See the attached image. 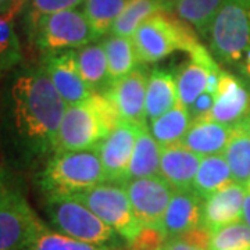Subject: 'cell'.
Listing matches in <instances>:
<instances>
[{
    "instance_id": "cell-37",
    "label": "cell",
    "mask_w": 250,
    "mask_h": 250,
    "mask_svg": "<svg viewBox=\"0 0 250 250\" xmlns=\"http://www.w3.org/2000/svg\"><path fill=\"white\" fill-rule=\"evenodd\" d=\"M163 250H206L202 249V248H197L192 243H188V242L182 241L178 236H172V238H168Z\"/></svg>"
},
{
    "instance_id": "cell-6",
    "label": "cell",
    "mask_w": 250,
    "mask_h": 250,
    "mask_svg": "<svg viewBox=\"0 0 250 250\" xmlns=\"http://www.w3.org/2000/svg\"><path fill=\"white\" fill-rule=\"evenodd\" d=\"M45 208L59 232L95 245H120V235L77 197L46 196Z\"/></svg>"
},
{
    "instance_id": "cell-43",
    "label": "cell",
    "mask_w": 250,
    "mask_h": 250,
    "mask_svg": "<svg viewBox=\"0 0 250 250\" xmlns=\"http://www.w3.org/2000/svg\"><path fill=\"white\" fill-rule=\"evenodd\" d=\"M246 188H248V190H250V182L248 184V187H246Z\"/></svg>"
},
{
    "instance_id": "cell-22",
    "label": "cell",
    "mask_w": 250,
    "mask_h": 250,
    "mask_svg": "<svg viewBox=\"0 0 250 250\" xmlns=\"http://www.w3.org/2000/svg\"><path fill=\"white\" fill-rule=\"evenodd\" d=\"M233 182L232 172L223 153L203 156L199 164L192 189L206 199Z\"/></svg>"
},
{
    "instance_id": "cell-14",
    "label": "cell",
    "mask_w": 250,
    "mask_h": 250,
    "mask_svg": "<svg viewBox=\"0 0 250 250\" xmlns=\"http://www.w3.org/2000/svg\"><path fill=\"white\" fill-rule=\"evenodd\" d=\"M250 113L249 82L231 72L223 71L214 104L207 118L229 125L239 124Z\"/></svg>"
},
{
    "instance_id": "cell-41",
    "label": "cell",
    "mask_w": 250,
    "mask_h": 250,
    "mask_svg": "<svg viewBox=\"0 0 250 250\" xmlns=\"http://www.w3.org/2000/svg\"><path fill=\"white\" fill-rule=\"evenodd\" d=\"M241 123H242V125H243V126H245V128L249 131V134H250V113L248 114V116L245 117V120H243V121H241Z\"/></svg>"
},
{
    "instance_id": "cell-2",
    "label": "cell",
    "mask_w": 250,
    "mask_h": 250,
    "mask_svg": "<svg viewBox=\"0 0 250 250\" xmlns=\"http://www.w3.org/2000/svg\"><path fill=\"white\" fill-rule=\"evenodd\" d=\"M120 120L114 104L106 95L92 93L78 104L67 106L57 132L54 152L93 149L113 131Z\"/></svg>"
},
{
    "instance_id": "cell-15",
    "label": "cell",
    "mask_w": 250,
    "mask_h": 250,
    "mask_svg": "<svg viewBox=\"0 0 250 250\" xmlns=\"http://www.w3.org/2000/svg\"><path fill=\"white\" fill-rule=\"evenodd\" d=\"M205 199L193 189H175L163 218L161 228L168 238L205 225Z\"/></svg>"
},
{
    "instance_id": "cell-23",
    "label": "cell",
    "mask_w": 250,
    "mask_h": 250,
    "mask_svg": "<svg viewBox=\"0 0 250 250\" xmlns=\"http://www.w3.org/2000/svg\"><path fill=\"white\" fill-rule=\"evenodd\" d=\"M108 62V74L111 82L124 78L139 67V57L136 53L134 39L128 36L110 35L103 41Z\"/></svg>"
},
{
    "instance_id": "cell-25",
    "label": "cell",
    "mask_w": 250,
    "mask_h": 250,
    "mask_svg": "<svg viewBox=\"0 0 250 250\" xmlns=\"http://www.w3.org/2000/svg\"><path fill=\"white\" fill-rule=\"evenodd\" d=\"M223 154L231 168L233 182L248 187L250 182V134L242 123L236 124Z\"/></svg>"
},
{
    "instance_id": "cell-38",
    "label": "cell",
    "mask_w": 250,
    "mask_h": 250,
    "mask_svg": "<svg viewBox=\"0 0 250 250\" xmlns=\"http://www.w3.org/2000/svg\"><path fill=\"white\" fill-rule=\"evenodd\" d=\"M24 1L25 0H0V14L13 18Z\"/></svg>"
},
{
    "instance_id": "cell-35",
    "label": "cell",
    "mask_w": 250,
    "mask_h": 250,
    "mask_svg": "<svg viewBox=\"0 0 250 250\" xmlns=\"http://www.w3.org/2000/svg\"><path fill=\"white\" fill-rule=\"evenodd\" d=\"M214 98L215 95L205 90L202 95L197 96L196 100L190 106H188L192 121H196V120H200V118H207L208 117L210 111H211V107L214 104Z\"/></svg>"
},
{
    "instance_id": "cell-26",
    "label": "cell",
    "mask_w": 250,
    "mask_h": 250,
    "mask_svg": "<svg viewBox=\"0 0 250 250\" xmlns=\"http://www.w3.org/2000/svg\"><path fill=\"white\" fill-rule=\"evenodd\" d=\"M25 250H129L128 248L95 245L89 242L80 241L68 235L53 231L41 221Z\"/></svg>"
},
{
    "instance_id": "cell-32",
    "label": "cell",
    "mask_w": 250,
    "mask_h": 250,
    "mask_svg": "<svg viewBox=\"0 0 250 250\" xmlns=\"http://www.w3.org/2000/svg\"><path fill=\"white\" fill-rule=\"evenodd\" d=\"M21 59L22 52L13 25V18L0 14V71L11 70Z\"/></svg>"
},
{
    "instance_id": "cell-30",
    "label": "cell",
    "mask_w": 250,
    "mask_h": 250,
    "mask_svg": "<svg viewBox=\"0 0 250 250\" xmlns=\"http://www.w3.org/2000/svg\"><path fill=\"white\" fill-rule=\"evenodd\" d=\"M210 74L211 72L203 64L195 60H190L187 64H184L175 78L179 103L190 106L196 100L197 96L206 90Z\"/></svg>"
},
{
    "instance_id": "cell-13",
    "label": "cell",
    "mask_w": 250,
    "mask_h": 250,
    "mask_svg": "<svg viewBox=\"0 0 250 250\" xmlns=\"http://www.w3.org/2000/svg\"><path fill=\"white\" fill-rule=\"evenodd\" d=\"M149 74L143 67L111 83L106 95L114 104L121 120L135 125H147L146 116V86Z\"/></svg>"
},
{
    "instance_id": "cell-17",
    "label": "cell",
    "mask_w": 250,
    "mask_h": 250,
    "mask_svg": "<svg viewBox=\"0 0 250 250\" xmlns=\"http://www.w3.org/2000/svg\"><path fill=\"white\" fill-rule=\"evenodd\" d=\"M202 156L189 150L182 143L161 146L160 174L174 189H192Z\"/></svg>"
},
{
    "instance_id": "cell-21",
    "label": "cell",
    "mask_w": 250,
    "mask_h": 250,
    "mask_svg": "<svg viewBox=\"0 0 250 250\" xmlns=\"http://www.w3.org/2000/svg\"><path fill=\"white\" fill-rule=\"evenodd\" d=\"M160 160L161 145L154 139L147 125H139L129 166V179L157 175Z\"/></svg>"
},
{
    "instance_id": "cell-10",
    "label": "cell",
    "mask_w": 250,
    "mask_h": 250,
    "mask_svg": "<svg viewBox=\"0 0 250 250\" xmlns=\"http://www.w3.org/2000/svg\"><path fill=\"white\" fill-rule=\"evenodd\" d=\"M132 210L141 225L161 227L174 188L160 174L129 179L124 185Z\"/></svg>"
},
{
    "instance_id": "cell-39",
    "label": "cell",
    "mask_w": 250,
    "mask_h": 250,
    "mask_svg": "<svg viewBox=\"0 0 250 250\" xmlns=\"http://www.w3.org/2000/svg\"><path fill=\"white\" fill-rule=\"evenodd\" d=\"M242 221L250 228V190H246V195H245V199H243Z\"/></svg>"
},
{
    "instance_id": "cell-16",
    "label": "cell",
    "mask_w": 250,
    "mask_h": 250,
    "mask_svg": "<svg viewBox=\"0 0 250 250\" xmlns=\"http://www.w3.org/2000/svg\"><path fill=\"white\" fill-rule=\"evenodd\" d=\"M246 190V187L231 182L206 197L203 224L210 231H214L224 225L242 221V208Z\"/></svg>"
},
{
    "instance_id": "cell-7",
    "label": "cell",
    "mask_w": 250,
    "mask_h": 250,
    "mask_svg": "<svg viewBox=\"0 0 250 250\" xmlns=\"http://www.w3.org/2000/svg\"><path fill=\"white\" fill-rule=\"evenodd\" d=\"M29 35L42 53L80 49L98 39L85 14L78 9L41 17L29 27Z\"/></svg>"
},
{
    "instance_id": "cell-8",
    "label": "cell",
    "mask_w": 250,
    "mask_h": 250,
    "mask_svg": "<svg viewBox=\"0 0 250 250\" xmlns=\"http://www.w3.org/2000/svg\"><path fill=\"white\" fill-rule=\"evenodd\" d=\"M111 227L126 243L135 238L142 225L138 221L124 185L103 182L74 195Z\"/></svg>"
},
{
    "instance_id": "cell-40",
    "label": "cell",
    "mask_w": 250,
    "mask_h": 250,
    "mask_svg": "<svg viewBox=\"0 0 250 250\" xmlns=\"http://www.w3.org/2000/svg\"><path fill=\"white\" fill-rule=\"evenodd\" d=\"M160 4H163V7L167 10V11H174V7H175V3L178 0H157Z\"/></svg>"
},
{
    "instance_id": "cell-1",
    "label": "cell",
    "mask_w": 250,
    "mask_h": 250,
    "mask_svg": "<svg viewBox=\"0 0 250 250\" xmlns=\"http://www.w3.org/2000/svg\"><path fill=\"white\" fill-rule=\"evenodd\" d=\"M9 96L11 123L22 147L34 156L53 153L67 103L42 65L20 72Z\"/></svg>"
},
{
    "instance_id": "cell-36",
    "label": "cell",
    "mask_w": 250,
    "mask_h": 250,
    "mask_svg": "<svg viewBox=\"0 0 250 250\" xmlns=\"http://www.w3.org/2000/svg\"><path fill=\"white\" fill-rule=\"evenodd\" d=\"M178 238H181L182 241L188 242V243L195 245L197 248L210 250L211 231L206 225H200V227H196L193 229H189L187 232L178 235Z\"/></svg>"
},
{
    "instance_id": "cell-33",
    "label": "cell",
    "mask_w": 250,
    "mask_h": 250,
    "mask_svg": "<svg viewBox=\"0 0 250 250\" xmlns=\"http://www.w3.org/2000/svg\"><path fill=\"white\" fill-rule=\"evenodd\" d=\"M85 0H28L27 22L28 28L43 16L53 14L64 10L78 9Z\"/></svg>"
},
{
    "instance_id": "cell-34",
    "label": "cell",
    "mask_w": 250,
    "mask_h": 250,
    "mask_svg": "<svg viewBox=\"0 0 250 250\" xmlns=\"http://www.w3.org/2000/svg\"><path fill=\"white\" fill-rule=\"evenodd\" d=\"M168 239L167 233L161 227H149L143 225L141 231L135 235L131 242H128L129 250H163Z\"/></svg>"
},
{
    "instance_id": "cell-5",
    "label": "cell",
    "mask_w": 250,
    "mask_h": 250,
    "mask_svg": "<svg viewBox=\"0 0 250 250\" xmlns=\"http://www.w3.org/2000/svg\"><path fill=\"white\" fill-rule=\"evenodd\" d=\"M142 64H153L175 52L189 53L199 45L196 31L171 11H159L146 18L132 36Z\"/></svg>"
},
{
    "instance_id": "cell-12",
    "label": "cell",
    "mask_w": 250,
    "mask_h": 250,
    "mask_svg": "<svg viewBox=\"0 0 250 250\" xmlns=\"http://www.w3.org/2000/svg\"><path fill=\"white\" fill-rule=\"evenodd\" d=\"M42 68L67 106L78 104L93 93L81 74L75 49L43 53Z\"/></svg>"
},
{
    "instance_id": "cell-27",
    "label": "cell",
    "mask_w": 250,
    "mask_h": 250,
    "mask_svg": "<svg viewBox=\"0 0 250 250\" xmlns=\"http://www.w3.org/2000/svg\"><path fill=\"white\" fill-rule=\"evenodd\" d=\"M224 0H178L175 16L185 21L202 38H207Z\"/></svg>"
},
{
    "instance_id": "cell-3",
    "label": "cell",
    "mask_w": 250,
    "mask_h": 250,
    "mask_svg": "<svg viewBox=\"0 0 250 250\" xmlns=\"http://www.w3.org/2000/svg\"><path fill=\"white\" fill-rule=\"evenodd\" d=\"M207 38L217 62L250 83V4L224 0Z\"/></svg>"
},
{
    "instance_id": "cell-42",
    "label": "cell",
    "mask_w": 250,
    "mask_h": 250,
    "mask_svg": "<svg viewBox=\"0 0 250 250\" xmlns=\"http://www.w3.org/2000/svg\"><path fill=\"white\" fill-rule=\"evenodd\" d=\"M242 3H246V4H250V0H239Z\"/></svg>"
},
{
    "instance_id": "cell-11",
    "label": "cell",
    "mask_w": 250,
    "mask_h": 250,
    "mask_svg": "<svg viewBox=\"0 0 250 250\" xmlns=\"http://www.w3.org/2000/svg\"><path fill=\"white\" fill-rule=\"evenodd\" d=\"M138 126L139 125L120 120L113 131L96 146L107 182L125 185L129 181V166Z\"/></svg>"
},
{
    "instance_id": "cell-29",
    "label": "cell",
    "mask_w": 250,
    "mask_h": 250,
    "mask_svg": "<svg viewBox=\"0 0 250 250\" xmlns=\"http://www.w3.org/2000/svg\"><path fill=\"white\" fill-rule=\"evenodd\" d=\"M159 11H167L157 0H129L111 28V35L132 38L146 18Z\"/></svg>"
},
{
    "instance_id": "cell-31",
    "label": "cell",
    "mask_w": 250,
    "mask_h": 250,
    "mask_svg": "<svg viewBox=\"0 0 250 250\" xmlns=\"http://www.w3.org/2000/svg\"><path fill=\"white\" fill-rule=\"evenodd\" d=\"M210 250H250V228L238 221L211 231Z\"/></svg>"
},
{
    "instance_id": "cell-4",
    "label": "cell",
    "mask_w": 250,
    "mask_h": 250,
    "mask_svg": "<svg viewBox=\"0 0 250 250\" xmlns=\"http://www.w3.org/2000/svg\"><path fill=\"white\" fill-rule=\"evenodd\" d=\"M107 182L98 147L54 152L38 177L45 196H74Z\"/></svg>"
},
{
    "instance_id": "cell-19",
    "label": "cell",
    "mask_w": 250,
    "mask_h": 250,
    "mask_svg": "<svg viewBox=\"0 0 250 250\" xmlns=\"http://www.w3.org/2000/svg\"><path fill=\"white\" fill-rule=\"evenodd\" d=\"M81 74L93 93H106L111 86L108 62L103 42L75 49Z\"/></svg>"
},
{
    "instance_id": "cell-20",
    "label": "cell",
    "mask_w": 250,
    "mask_h": 250,
    "mask_svg": "<svg viewBox=\"0 0 250 250\" xmlns=\"http://www.w3.org/2000/svg\"><path fill=\"white\" fill-rule=\"evenodd\" d=\"M178 103L177 80L168 71L154 68L146 86V116L149 121L160 117Z\"/></svg>"
},
{
    "instance_id": "cell-28",
    "label": "cell",
    "mask_w": 250,
    "mask_h": 250,
    "mask_svg": "<svg viewBox=\"0 0 250 250\" xmlns=\"http://www.w3.org/2000/svg\"><path fill=\"white\" fill-rule=\"evenodd\" d=\"M129 0H85L82 13L88 20L96 38L106 36L123 13Z\"/></svg>"
},
{
    "instance_id": "cell-24",
    "label": "cell",
    "mask_w": 250,
    "mask_h": 250,
    "mask_svg": "<svg viewBox=\"0 0 250 250\" xmlns=\"http://www.w3.org/2000/svg\"><path fill=\"white\" fill-rule=\"evenodd\" d=\"M190 124H192V118L189 114L188 106L178 102L168 111L150 121L149 129L154 136V139L161 146H168L181 142Z\"/></svg>"
},
{
    "instance_id": "cell-9",
    "label": "cell",
    "mask_w": 250,
    "mask_h": 250,
    "mask_svg": "<svg viewBox=\"0 0 250 250\" xmlns=\"http://www.w3.org/2000/svg\"><path fill=\"white\" fill-rule=\"evenodd\" d=\"M41 221L25 197L0 181V250H25Z\"/></svg>"
},
{
    "instance_id": "cell-18",
    "label": "cell",
    "mask_w": 250,
    "mask_h": 250,
    "mask_svg": "<svg viewBox=\"0 0 250 250\" xmlns=\"http://www.w3.org/2000/svg\"><path fill=\"white\" fill-rule=\"evenodd\" d=\"M235 126L236 125L223 124L211 118H200L192 121L184 139L179 143L202 157L220 154L231 139Z\"/></svg>"
}]
</instances>
